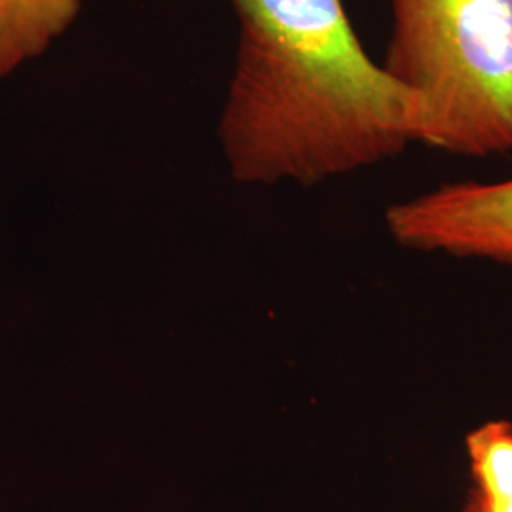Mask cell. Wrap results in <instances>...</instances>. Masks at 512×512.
Here are the masks:
<instances>
[{
  "label": "cell",
  "mask_w": 512,
  "mask_h": 512,
  "mask_svg": "<svg viewBox=\"0 0 512 512\" xmlns=\"http://www.w3.org/2000/svg\"><path fill=\"white\" fill-rule=\"evenodd\" d=\"M84 0H0V78L44 54L80 14Z\"/></svg>",
  "instance_id": "277c9868"
},
{
  "label": "cell",
  "mask_w": 512,
  "mask_h": 512,
  "mask_svg": "<svg viewBox=\"0 0 512 512\" xmlns=\"http://www.w3.org/2000/svg\"><path fill=\"white\" fill-rule=\"evenodd\" d=\"M385 222L406 249L512 264V177L444 184L391 205Z\"/></svg>",
  "instance_id": "3957f363"
},
{
  "label": "cell",
  "mask_w": 512,
  "mask_h": 512,
  "mask_svg": "<svg viewBox=\"0 0 512 512\" xmlns=\"http://www.w3.org/2000/svg\"><path fill=\"white\" fill-rule=\"evenodd\" d=\"M220 137L241 181L319 183L420 143L418 99L366 54L342 0H230Z\"/></svg>",
  "instance_id": "6da1fadb"
},
{
  "label": "cell",
  "mask_w": 512,
  "mask_h": 512,
  "mask_svg": "<svg viewBox=\"0 0 512 512\" xmlns=\"http://www.w3.org/2000/svg\"><path fill=\"white\" fill-rule=\"evenodd\" d=\"M471 488L463 512H512V423L492 420L467 440Z\"/></svg>",
  "instance_id": "5b68a950"
},
{
  "label": "cell",
  "mask_w": 512,
  "mask_h": 512,
  "mask_svg": "<svg viewBox=\"0 0 512 512\" xmlns=\"http://www.w3.org/2000/svg\"><path fill=\"white\" fill-rule=\"evenodd\" d=\"M384 69L421 107L420 143L512 150V0H391Z\"/></svg>",
  "instance_id": "7a4b0ae2"
}]
</instances>
